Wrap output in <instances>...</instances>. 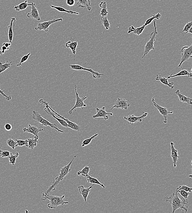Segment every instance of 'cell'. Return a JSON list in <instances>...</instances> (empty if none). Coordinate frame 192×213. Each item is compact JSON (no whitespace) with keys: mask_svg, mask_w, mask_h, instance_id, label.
<instances>
[{"mask_svg":"<svg viewBox=\"0 0 192 213\" xmlns=\"http://www.w3.org/2000/svg\"><path fill=\"white\" fill-rule=\"evenodd\" d=\"M32 6V3L30 4L28 2L27 0H26L24 2H21L19 4L15 6L13 8L17 11H20L21 10H25L28 6Z\"/></svg>","mask_w":192,"mask_h":213,"instance_id":"cell-28","label":"cell"},{"mask_svg":"<svg viewBox=\"0 0 192 213\" xmlns=\"http://www.w3.org/2000/svg\"><path fill=\"white\" fill-rule=\"evenodd\" d=\"M33 113V115H32V118L36 121L38 122V123H40L42 125L45 126H49L51 127V128H54L55 130H57L59 132H61V133H63V131L62 130L59 128H58L57 127V125L55 124V123H50V122L46 120V119H44L43 117L41 116L40 115V114L37 111H32Z\"/></svg>","mask_w":192,"mask_h":213,"instance_id":"cell-5","label":"cell"},{"mask_svg":"<svg viewBox=\"0 0 192 213\" xmlns=\"http://www.w3.org/2000/svg\"><path fill=\"white\" fill-rule=\"evenodd\" d=\"M175 144L173 142L171 143V157L172 158L174 167H177V162L180 156H179L178 151L174 147Z\"/></svg>","mask_w":192,"mask_h":213,"instance_id":"cell-17","label":"cell"},{"mask_svg":"<svg viewBox=\"0 0 192 213\" xmlns=\"http://www.w3.org/2000/svg\"><path fill=\"white\" fill-rule=\"evenodd\" d=\"M129 106L130 103L129 101H126L124 98H118L115 100V105L111 107L110 110L114 108H121L127 110Z\"/></svg>","mask_w":192,"mask_h":213,"instance_id":"cell-13","label":"cell"},{"mask_svg":"<svg viewBox=\"0 0 192 213\" xmlns=\"http://www.w3.org/2000/svg\"><path fill=\"white\" fill-rule=\"evenodd\" d=\"M175 93L178 97L179 100H180V101H181V102H186V103L190 105L192 104V99L191 98L185 97V95L182 94L180 92L179 89H177L175 92Z\"/></svg>","mask_w":192,"mask_h":213,"instance_id":"cell-24","label":"cell"},{"mask_svg":"<svg viewBox=\"0 0 192 213\" xmlns=\"http://www.w3.org/2000/svg\"><path fill=\"white\" fill-rule=\"evenodd\" d=\"M179 193L177 192L176 193H173L172 195L170 197L167 196L165 198L166 202H169L172 207V213H174L177 209H180L184 212V210H185V212H187V209L185 207V206L188 205V201L187 199H185L182 197L181 199L179 198Z\"/></svg>","mask_w":192,"mask_h":213,"instance_id":"cell-1","label":"cell"},{"mask_svg":"<svg viewBox=\"0 0 192 213\" xmlns=\"http://www.w3.org/2000/svg\"><path fill=\"white\" fill-rule=\"evenodd\" d=\"M63 19L59 18L58 19H54L52 20L44 22L38 23L37 26L35 28L36 31H44L45 32H48L49 30V27L54 23L58 21H62Z\"/></svg>","mask_w":192,"mask_h":213,"instance_id":"cell-9","label":"cell"},{"mask_svg":"<svg viewBox=\"0 0 192 213\" xmlns=\"http://www.w3.org/2000/svg\"><path fill=\"white\" fill-rule=\"evenodd\" d=\"M161 16V14L160 13H158L157 14L152 15V17H151L147 19L144 25L145 26H146L148 25L152 22L153 21H154V19H157L159 20Z\"/></svg>","mask_w":192,"mask_h":213,"instance_id":"cell-32","label":"cell"},{"mask_svg":"<svg viewBox=\"0 0 192 213\" xmlns=\"http://www.w3.org/2000/svg\"><path fill=\"white\" fill-rule=\"evenodd\" d=\"M90 171V167L88 166H85L81 171H78L77 172V175H82V176L87 178L89 176L88 173Z\"/></svg>","mask_w":192,"mask_h":213,"instance_id":"cell-34","label":"cell"},{"mask_svg":"<svg viewBox=\"0 0 192 213\" xmlns=\"http://www.w3.org/2000/svg\"><path fill=\"white\" fill-rule=\"evenodd\" d=\"M11 43H10V42H5L3 44V46L6 47L7 48V50H10V46H11Z\"/></svg>","mask_w":192,"mask_h":213,"instance_id":"cell-48","label":"cell"},{"mask_svg":"<svg viewBox=\"0 0 192 213\" xmlns=\"http://www.w3.org/2000/svg\"><path fill=\"white\" fill-rule=\"evenodd\" d=\"M5 90H2V89H0V93H1V94L2 95V96H3L4 97H5V98H6V99L7 100V101H10V100L12 99L11 96L10 95H7L6 94V93H5Z\"/></svg>","mask_w":192,"mask_h":213,"instance_id":"cell-45","label":"cell"},{"mask_svg":"<svg viewBox=\"0 0 192 213\" xmlns=\"http://www.w3.org/2000/svg\"><path fill=\"white\" fill-rule=\"evenodd\" d=\"M16 147L17 146H22L23 145H26L27 144V140H16Z\"/></svg>","mask_w":192,"mask_h":213,"instance_id":"cell-42","label":"cell"},{"mask_svg":"<svg viewBox=\"0 0 192 213\" xmlns=\"http://www.w3.org/2000/svg\"><path fill=\"white\" fill-rule=\"evenodd\" d=\"M19 153L16 152L15 153V155L13 154L12 153H10V155L8 157L9 159V163L12 165H15L16 158L19 157Z\"/></svg>","mask_w":192,"mask_h":213,"instance_id":"cell-35","label":"cell"},{"mask_svg":"<svg viewBox=\"0 0 192 213\" xmlns=\"http://www.w3.org/2000/svg\"><path fill=\"white\" fill-rule=\"evenodd\" d=\"M155 80L160 81L162 83L164 84L165 85L167 86L171 89H174V86H173L174 83L173 82H168V79L167 78L162 76L161 75L157 74Z\"/></svg>","mask_w":192,"mask_h":213,"instance_id":"cell-23","label":"cell"},{"mask_svg":"<svg viewBox=\"0 0 192 213\" xmlns=\"http://www.w3.org/2000/svg\"><path fill=\"white\" fill-rule=\"evenodd\" d=\"M3 53H2V51H1V49H0V56H2L3 55Z\"/></svg>","mask_w":192,"mask_h":213,"instance_id":"cell-51","label":"cell"},{"mask_svg":"<svg viewBox=\"0 0 192 213\" xmlns=\"http://www.w3.org/2000/svg\"><path fill=\"white\" fill-rule=\"evenodd\" d=\"M42 196L41 201H45L47 199L49 200V202L47 206L49 208L56 209L58 206L69 204V202H65L64 201V195L59 197L50 195L49 194H44L43 193Z\"/></svg>","mask_w":192,"mask_h":213,"instance_id":"cell-3","label":"cell"},{"mask_svg":"<svg viewBox=\"0 0 192 213\" xmlns=\"http://www.w3.org/2000/svg\"><path fill=\"white\" fill-rule=\"evenodd\" d=\"M12 126L10 123H6L4 126L5 129L6 131H10L12 129Z\"/></svg>","mask_w":192,"mask_h":213,"instance_id":"cell-47","label":"cell"},{"mask_svg":"<svg viewBox=\"0 0 192 213\" xmlns=\"http://www.w3.org/2000/svg\"><path fill=\"white\" fill-rule=\"evenodd\" d=\"M152 101L153 103L154 106L157 109L160 114L164 118V121H163V123H167V119H168V115L169 114H173V111H168V109L166 107H163L160 105L158 104L155 102L154 98L153 97Z\"/></svg>","mask_w":192,"mask_h":213,"instance_id":"cell-10","label":"cell"},{"mask_svg":"<svg viewBox=\"0 0 192 213\" xmlns=\"http://www.w3.org/2000/svg\"><path fill=\"white\" fill-rule=\"evenodd\" d=\"M176 192H177L178 193H179V194L181 195V196L185 199H187L188 196L190 195L189 192H186L183 190H176Z\"/></svg>","mask_w":192,"mask_h":213,"instance_id":"cell-41","label":"cell"},{"mask_svg":"<svg viewBox=\"0 0 192 213\" xmlns=\"http://www.w3.org/2000/svg\"><path fill=\"white\" fill-rule=\"evenodd\" d=\"M1 51H2V53L3 54H5V52H6V50H7V48L5 47V46H2V47H1Z\"/></svg>","mask_w":192,"mask_h":213,"instance_id":"cell-49","label":"cell"},{"mask_svg":"<svg viewBox=\"0 0 192 213\" xmlns=\"http://www.w3.org/2000/svg\"><path fill=\"white\" fill-rule=\"evenodd\" d=\"M98 135V133H96L94 135L84 140V141H83L82 143V146L83 147L85 146V145H89V144H90V143L91 142L92 140L93 139H95L96 137Z\"/></svg>","mask_w":192,"mask_h":213,"instance_id":"cell-37","label":"cell"},{"mask_svg":"<svg viewBox=\"0 0 192 213\" xmlns=\"http://www.w3.org/2000/svg\"><path fill=\"white\" fill-rule=\"evenodd\" d=\"M77 41H74L72 37L71 38V40L68 41V42L66 43L65 44V46L67 48H70L71 51H72V54H73L74 57V61L75 62V56L76 55V49L77 46Z\"/></svg>","mask_w":192,"mask_h":213,"instance_id":"cell-19","label":"cell"},{"mask_svg":"<svg viewBox=\"0 0 192 213\" xmlns=\"http://www.w3.org/2000/svg\"><path fill=\"white\" fill-rule=\"evenodd\" d=\"M66 3L68 6L71 7V6H74L76 1H75V0H67Z\"/></svg>","mask_w":192,"mask_h":213,"instance_id":"cell-46","label":"cell"},{"mask_svg":"<svg viewBox=\"0 0 192 213\" xmlns=\"http://www.w3.org/2000/svg\"><path fill=\"white\" fill-rule=\"evenodd\" d=\"M96 110L97 114L95 115H93L92 117L93 119H97L98 118L102 117L105 120H108L109 119V117L108 115H110L113 116V114L112 113H107L105 110V107L101 108V109L98 108V107L96 108Z\"/></svg>","mask_w":192,"mask_h":213,"instance_id":"cell-15","label":"cell"},{"mask_svg":"<svg viewBox=\"0 0 192 213\" xmlns=\"http://www.w3.org/2000/svg\"><path fill=\"white\" fill-rule=\"evenodd\" d=\"M94 184H93V185L87 188H85L82 185L79 186L78 187L79 193H80V194L82 195V196L85 202H86L87 198L89 192L91 191V189L93 187Z\"/></svg>","mask_w":192,"mask_h":213,"instance_id":"cell-20","label":"cell"},{"mask_svg":"<svg viewBox=\"0 0 192 213\" xmlns=\"http://www.w3.org/2000/svg\"><path fill=\"white\" fill-rule=\"evenodd\" d=\"M148 114V113H144L143 111L141 116H136L134 115H130L128 116H124V119H125L129 124L132 125L133 123H137L138 122H142V119L147 116Z\"/></svg>","mask_w":192,"mask_h":213,"instance_id":"cell-12","label":"cell"},{"mask_svg":"<svg viewBox=\"0 0 192 213\" xmlns=\"http://www.w3.org/2000/svg\"><path fill=\"white\" fill-rule=\"evenodd\" d=\"M183 190L185 191V192L190 193V192H192V188L186 186L185 185H181L180 186L176 189V190Z\"/></svg>","mask_w":192,"mask_h":213,"instance_id":"cell-40","label":"cell"},{"mask_svg":"<svg viewBox=\"0 0 192 213\" xmlns=\"http://www.w3.org/2000/svg\"><path fill=\"white\" fill-rule=\"evenodd\" d=\"M23 130V132L32 134L35 136H38L39 132L44 130V129H40L35 126L31 125L30 124H28V128H24Z\"/></svg>","mask_w":192,"mask_h":213,"instance_id":"cell-18","label":"cell"},{"mask_svg":"<svg viewBox=\"0 0 192 213\" xmlns=\"http://www.w3.org/2000/svg\"><path fill=\"white\" fill-rule=\"evenodd\" d=\"M38 139V136H35V137L34 138H28L27 139V144L25 146L31 149H34V148L37 145Z\"/></svg>","mask_w":192,"mask_h":213,"instance_id":"cell-26","label":"cell"},{"mask_svg":"<svg viewBox=\"0 0 192 213\" xmlns=\"http://www.w3.org/2000/svg\"><path fill=\"white\" fill-rule=\"evenodd\" d=\"M99 7L102 8L100 15L102 17L107 16V14L109 12L107 11V5L105 1H102L99 5Z\"/></svg>","mask_w":192,"mask_h":213,"instance_id":"cell-29","label":"cell"},{"mask_svg":"<svg viewBox=\"0 0 192 213\" xmlns=\"http://www.w3.org/2000/svg\"><path fill=\"white\" fill-rule=\"evenodd\" d=\"M146 27L144 25L143 26L137 28H135L133 26H131L128 28V31L127 33L128 34H129L131 32H133V33L137 35L138 36H140V35H141L143 32Z\"/></svg>","mask_w":192,"mask_h":213,"instance_id":"cell-25","label":"cell"},{"mask_svg":"<svg viewBox=\"0 0 192 213\" xmlns=\"http://www.w3.org/2000/svg\"><path fill=\"white\" fill-rule=\"evenodd\" d=\"M87 178L88 183H90V184H98V185L101 186L102 187V188H104V189H105V186L103 184H102V183L100 182L99 180H98V179L96 178L91 177L89 176H89L87 177Z\"/></svg>","mask_w":192,"mask_h":213,"instance_id":"cell-33","label":"cell"},{"mask_svg":"<svg viewBox=\"0 0 192 213\" xmlns=\"http://www.w3.org/2000/svg\"><path fill=\"white\" fill-rule=\"evenodd\" d=\"M50 6L53 8H54L58 10V11L59 12H65L67 13L71 14H75L76 15H79L78 12H73L71 11V10H66L64 8L58 7V6H53V5H50Z\"/></svg>","mask_w":192,"mask_h":213,"instance_id":"cell-30","label":"cell"},{"mask_svg":"<svg viewBox=\"0 0 192 213\" xmlns=\"http://www.w3.org/2000/svg\"><path fill=\"white\" fill-rule=\"evenodd\" d=\"M77 3V7L85 8L90 11L92 8L91 6V0H75Z\"/></svg>","mask_w":192,"mask_h":213,"instance_id":"cell-22","label":"cell"},{"mask_svg":"<svg viewBox=\"0 0 192 213\" xmlns=\"http://www.w3.org/2000/svg\"><path fill=\"white\" fill-rule=\"evenodd\" d=\"M10 155V151H8V150H0V157H2V158H5L6 157H9Z\"/></svg>","mask_w":192,"mask_h":213,"instance_id":"cell-43","label":"cell"},{"mask_svg":"<svg viewBox=\"0 0 192 213\" xmlns=\"http://www.w3.org/2000/svg\"><path fill=\"white\" fill-rule=\"evenodd\" d=\"M192 27H191V28H190V29L189 30V31H188L187 32H186V33H190V34H192Z\"/></svg>","mask_w":192,"mask_h":213,"instance_id":"cell-50","label":"cell"},{"mask_svg":"<svg viewBox=\"0 0 192 213\" xmlns=\"http://www.w3.org/2000/svg\"><path fill=\"white\" fill-rule=\"evenodd\" d=\"M49 109H50V110H51L52 111H53V112H54V113L55 114V115L58 116H59L61 119H63L64 121L67 122V124H68V128H71V129L76 131H80V129H81V127H80V126H79L78 125L76 124V123H73V122L70 121L68 120V119H67V118H65L64 117L60 115V114H58V113H57L56 111H54V110L49 106Z\"/></svg>","mask_w":192,"mask_h":213,"instance_id":"cell-14","label":"cell"},{"mask_svg":"<svg viewBox=\"0 0 192 213\" xmlns=\"http://www.w3.org/2000/svg\"><path fill=\"white\" fill-rule=\"evenodd\" d=\"M187 76L189 77H192V68L189 69V70L182 69L180 72L178 73H177L175 75H172L171 74L169 76L167 77V78L168 79L180 76Z\"/></svg>","mask_w":192,"mask_h":213,"instance_id":"cell-21","label":"cell"},{"mask_svg":"<svg viewBox=\"0 0 192 213\" xmlns=\"http://www.w3.org/2000/svg\"><path fill=\"white\" fill-rule=\"evenodd\" d=\"M101 21L102 24L107 30H108L110 29V24L108 20L107 19V16L102 17L101 19Z\"/></svg>","mask_w":192,"mask_h":213,"instance_id":"cell-36","label":"cell"},{"mask_svg":"<svg viewBox=\"0 0 192 213\" xmlns=\"http://www.w3.org/2000/svg\"><path fill=\"white\" fill-rule=\"evenodd\" d=\"M76 158V156L75 155L73 157V159L71 160L70 163H68L67 165L65 166L64 167H62L60 170V173L59 174V176L57 177L54 180V182L49 187L45 193H44V194H49L51 193L52 191H55L56 190V188L58 186V184H59V182L62 180H63L65 177L67 176L68 174L70 172H71V169L70 168L71 164H72L75 158Z\"/></svg>","mask_w":192,"mask_h":213,"instance_id":"cell-2","label":"cell"},{"mask_svg":"<svg viewBox=\"0 0 192 213\" xmlns=\"http://www.w3.org/2000/svg\"><path fill=\"white\" fill-rule=\"evenodd\" d=\"M27 17L28 18H30L32 19H35L37 21L41 20L40 14L38 12V9L36 7L35 3L32 2V6H31V12H30L28 13L27 15Z\"/></svg>","mask_w":192,"mask_h":213,"instance_id":"cell-16","label":"cell"},{"mask_svg":"<svg viewBox=\"0 0 192 213\" xmlns=\"http://www.w3.org/2000/svg\"><path fill=\"white\" fill-rule=\"evenodd\" d=\"M153 24L154 29L150 35V40L146 42V45H145L144 51L143 55L142 57V58H144L151 50H154V43L155 41L156 36L158 34L156 23L155 20H154Z\"/></svg>","mask_w":192,"mask_h":213,"instance_id":"cell-4","label":"cell"},{"mask_svg":"<svg viewBox=\"0 0 192 213\" xmlns=\"http://www.w3.org/2000/svg\"><path fill=\"white\" fill-rule=\"evenodd\" d=\"M12 65H13L12 62H9L8 60L6 61V62L5 64L0 62V74L4 72L7 69L10 68Z\"/></svg>","mask_w":192,"mask_h":213,"instance_id":"cell-31","label":"cell"},{"mask_svg":"<svg viewBox=\"0 0 192 213\" xmlns=\"http://www.w3.org/2000/svg\"><path fill=\"white\" fill-rule=\"evenodd\" d=\"M179 50L181 52V59L178 67L182 68L181 65L183 63L192 58V45L189 46L183 47L181 49H179Z\"/></svg>","mask_w":192,"mask_h":213,"instance_id":"cell-6","label":"cell"},{"mask_svg":"<svg viewBox=\"0 0 192 213\" xmlns=\"http://www.w3.org/2000/svg\"><path fill=\"white\" fill-rule=\"evenodd\" d=\"M6 143L9 147H11L12 149H14L16 147V142L13 139L10 138L8 139L6 141Z\"/></svg>","mask_w":192,"mask_h":213,"instance_id":"cell-39","label":"cell"},{"mask_svg":"<svg viewBox=\"0 0 192 213\" xmlns=\"http://www.w3.org/2000/svg\"><path fill=\"white\" fill-rule=\"evenodd\" d=\"M191 27H192V22H189L185 25L182 30V32H185V33H186V32L190 29Z\"/></svg>","mask_w":192,"mask_h":213,"instance_id":"cell-44","label":"cell"},{"mask_svg":"<svg viewBox=\"0 0 192 213\" xmlns=\"http://www.w3.org/2000/svg\"><path fill=\"white\" fill-rule=\"evenodd\" d=\"M69 67L72 69L75 70H83V71H88V72L91 73L92 75L93 78H100L102 76H104L103 74L100 73L98 72H96L93 71V69H87L85 67H82L81 66L79 65L78 64H69Z\"/></svg>","mask_w":192,"mask_h":213,"instance_id":"cell-11","label":"cell"},{"mask_svg":"<svg viewBox=\"0 0 192 213\" xmlns=\"http://www.w3.org/2000/svg\"><path fill=\"white\" fill-rule=\"evenodd\" d=\"M30 54L31 53L29 52L28 54L23 56L22 57L21 59L20 62H19V64H16V66H17V67H19V66H21V65L23 63H24L25 62H26V61L28 60V58H29Z\"/></svg>","mask_w":192,"mask_h":213,"instance_id":"cell-38","label":"cell"},{"mask_svg":"<svg viewBox=\"0 0 192 213\" xmlns=\"http://www.w3.org/2000/svg\"><path fill=\"white\" fill-rule=\"evenodd\" d=\"M76 88H77V85L75 84V90L76 96V103H75V106H74L73 107L68 111V113L70 115L72 114L73 111L75 109L81 108L82 110H83L84 107H87V105L84 103V101L87 99V97H86V96H82L81 98H80L79 96L78 93H77Z\"/></svg>","mask_w":192,"mask_h":213,"instance_id":"cell-7","label":"cell"},{"mask_svg":"<svg viewBox=\"0 0 192 213\" xmlns=\"http://www.w3.org/2000/svg\"><path fill=\"white\" fill-rule=\"evenodd\" d=\"M159 1H161V0H159Z\"/></svg>","mask_w":192,"mask_h":213,"instance_id":"cell-53","label":"cell"},{"mask_svg":"<svg viewBox=\"0 0 192 213\" xmlns=\"http://www.w3.org/2000/svg\"><path fill=\"white\" fill-rule=\"evenodd\" d=\"M16 19L15 17H12L10 20V25L8 26V37L9 42L10 43H12L13 38V32L12 31L13 24L15 23Z\"/></svg>","mask_w":192,"mask_h":213,"instance_id":"cell-27","label":"cell"},{"mask_svg":"<svg viewBox=\"0 0 192 213\" xmlns=\"http://www.w3.org/2000/svg\"><path fill=\"white\" fill-rule=\"evenodd\" d=\"M39 102L41 104V105H44L45 106V107L44 109V111H46V112L49 115L53 117L54 119L58 121L59 123H60L61 125L62 126L66 127V128H68V126L67 122L64 121L63 119H60V118H58L57 117L55 116V115L52 112L51 110L49 109V102H46L44 101L43 99H41L39 100Z\"/></svg>","mask_w":192,"mask_h":213,"instance_id":"cell-8","label":"cell"},{"mask_svg":"<svg viewBox=\"0 0 192 213\" xmlns=\"http://www.w3.org/2000/svg\"><path fill=\"white\" fill-rule=\"evenodd\" d=\"M189 177H190V178H192V175H190V176H189Z\"/></svg>","mask_w":192,"mask_h":213,"instance_id":"cell-52","label":"cell"}]
</instances>
